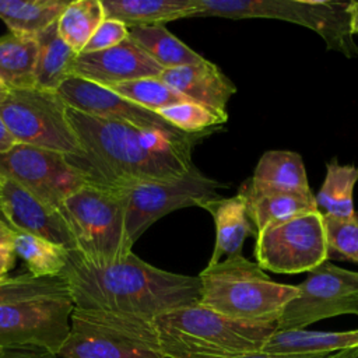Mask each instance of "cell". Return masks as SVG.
<instances>
[{"instance_id":"obj_1","label":"cell","mask_w":358,"mask_h":358,"mask_svg":"<svg viewBox=\"0 0 358 358\" xmlns=\"http://www.w3.org/2000/svg\"><path fill=\"white\" fill-rule=\"evenodd\" d=\"M67 119L81 151L66 155V159L87 183L116 189L137 182L168 180L185 175L194 165L192 151L196 143L69 106Z\"/></svg>"},{"instance_id":"obj_2","label":"cell","mask_w":358,"mask_h":358,"mask_svg":"<svg viewBox=\"0 0 358 358\" xmlns=\"http://www.w3.org/2000/svg\"><path fill=\"white\" fill-rule=\"evenodd\" d=\"M64 278L76 308L129 313L155 319L200 301V278L176 274L141 260L95 264L71 250Z\"/></svg>"},{"instance_id":"obj_3","label":"cell","mask_w":358,"mask_h":358,"mask_svg":"<svg viewBox=\"0 0 358 358\" xmlns=\"http://www.w3.org/2000/svg\"><path fill=\"white\" fill-rule=\"evenodd\" d=\"M199 303L232 319L277 324L285 306L298 296V287L271 280L242 253L207 264L199 274Z\"/></svg>"},{"instance_id":"obj_4","label":"cell","mask_w":358,"mask_h":358,"mask_svg":"<svg viewBox=\"0 0 358 358\" xmlns=\"http://www.w3.org/2000/svg\"><path fill=\"white\" fill-rule=\"evenodd\" d=\"M166 358L229 357L262 352L277 324L228 317L200 303L154 319Z\"/></svg>"},{"instance_id":"obj_5","label":"cell","mask_w":358,"mask_h":358,"mask_svg":"<svg viewBox=\"0 0 358 358\" xmlns=\"http://www.w3.org/2000/svg\"><path fill=\"white\" fill-rule=\"evenodd\" d=\"M59 211L74 239V252L85 260L108 264L131 253L120 190L85 183L63 201Z\"/></svg>"},{"instance_id":"obj_6","label":"cell","mask_w":358,"mask_h":358,"mask_svg":"<svg viewBox=\"0 0 358 358\" xmlns=\"http://www.w3.org/2000/svg\"><path fill=\"white\" fill-rule=\"evenodd\" d=\"M60 358H166L154 319L74 308Z\"/></svg>"},{"instance_id":"obj_7","label":"cell","mask_w":358,"mask_h":358,"mask_svg":"<svg viewBox=\"0 0 358 358\" xmlns=\"http://www.w3.org/2000/svg\"><path fill=\"white\" fill-rule=\"evenodd\" d=\"M350 1L317 0H194L189 17L271 18L294 22L319 34L329 49L358 56L350 24Z\"/></svg>"},{"instance_id":"obj_8","label":"cell","mask_w":358,"mask_h":358,"mask_svg":"<svg viewBox=\"0 0 358 358\" xmlns=\"http://www.w3.org/2000/svg\"><path fill=\"white\" fill-rule=\"evenodd\" d=\"M0 117L18 144L64 155H77L81 151L67 119V105L56 91L38 87L10 90L0 102Z\"/></svg>"},{"instance_id":"obj_9","label":"cell","mask_w":358,"mask_h":358,"mask_svg":"<svg viewBox=\"0 0 358 358\" xmlns=\"http://www.w3.org/2000/svg\"><path fill=\"white\" fill-rule=\"evenodd\" d=\"M70 294L27 298L0 305V347L59 355L74 310Z\"/></svg>"},{"instance_id":"obj_10","label":"cell","mask_w":358,"mask_h":358,"mask_svg":"<svg viewBox=\"0 0 358 358\" xmlns=\"http://www.w3.org/2000/svg\"><path fill=\"white\" fill-rule=\"evenodd\" d=\"M225 185L206 176L193 165L185 175L168 180L137 182L116 187L126 201V231L134 243L161 217L185 207H201L218 197Z\"/></svg>"},{"instance_id":"obj_11","label":"cell","mask_w":358,"mask_h":358,"mask_svg":"<svg viewBox=\"0 0 358 358\" xmlns=\"http://www.w3.org/2000/svg\"><path fill=\"white\" fill-rule=\"evenodd\" d=\"M253 255L263 270L278 274L312 271L329 260L323 214L310 211L266 228L255 236Z\"/></svg>"},{"instance_id":"obj_12","label":"cell","mask_w":358,"mask_h":358,"mask_svg":"<svg viewBox=\"0 0 358 358\" xmlns=\"http://www.w3.org/2000/svg\"><path fill=\"white\" fill-rule=\"evenodd\" d=\"M296 287L298 296L285 306L277 330H302L323 319L358 316V271L327 260L309 271Z\"/></svg>"},{"instance_id":"obj_13","label":"cell","mask_w":358,"mask_h":358,"mask_svg":"<svg viewBox=\"0 0 358 358\" xmlns=\"http://www.w3.org/2000/svg\"><path fill=\"white\" fill-rule=\"evenodd\" d=\"M0 178L21 185L57 210L70 194L87 183L64 154L18 143L0 152Z\"/></svg>"},{"instance_id":"obj_14","label":"cell","mask_w":358,"mask_h":358,"mask_svg":"<svg viewBox=\"0 0 358 358\" xmlns=\"http://www.w3.org/2000/svg\"><path fill=\"white\" fill-rule=\"evenodd\" d=\"M57 94L69 108L88 115L124 122L141 129L159 130L180 141H190L197 144L210 134H189L180 131L168 123L164 117H161L157 112L145 109L117 95L106 87L94 84L77 76L67 78L57 90Z\"/></svg>"},{"instance_id":"obj_15","label":"cell","mask_w":358,"mask_h":358,"mask_svg":"<svg viewBox=\"0 0 358 358\" xmlns=\"http://www.w3.org/2000/svg\"><path fill=\"white\" fill-rule=\"evenodd\" d=\"M0 213L17 234H28L74 250V239L60 211L21 185L0 178Z\"/></svg>"},{"instance_id":"obj_16","label":"cell","mask_w":358,"mask_h":358,"mask_svg":"<svg viewBox=\"0 0 358 358\" xmlns=\"http://www.w3.org/2000/svg\"><path fill=\"white\" fill-rule=\"evenodd\" d=\"M162 71L158 63L127 38L109 49L80 53L73 76L109 88L124 81L159 77Z\"/></svg>"},{"instance_id":"obj_17","label":"cell","mask_w":358,"mask_h":358,"mask_svg":"<svg viewBox=\"0 0 358 358\" xmlns=\"http://www.w3.org/2000/svg\"><path fill=\"white\" fill-rule=\"evenodd\" d=\"M159 78L186 99L203 105L228 120L227 106L236 92V87L215 63L203 59L194 64L166 69Z\"/></svg>"},{"instance_id":"obj_18","label":"cell","mask_w":358,"mask_h":358,"mask_svg":"<svg viewBox=\"0 0 358 358\" xmlns=\"http://www.w3.org/2000/svg\"><path fill=\"white\" fill-rule=\"evenodd\" d=\"M246 200L248 213L255 228V236L266 228L294 217L319 211L313 193H292L267 189L245 180L239 192Z\"/></svg>"},{"instance_id":"obj_19","label":"cell","mask_w":358,"mask_h":358,"mask_svg":"<svg viewBox=\"0 0 358 358\" xmlns=\"http://www.w3.org/2000/svg\"><path fill=\"white\" fill-rule=\"evenodd\" d=\"M201 208L207 210L215 225V243L208 264H215L222 257L242 253L248 236H255L246 200L241 193L231 197H214L206 201Z\"/></svg>"},{"instance_id":"obj_20","label":"cell","mask_w":358,"mask_h":358,"mask_svg":"<svg viewBox=\"0 0 358 358\" xmlns=\"http://www.w3.org/2000/svg\"><path fill=\"white\" fill-rule=\"evenodd\" d=\"M358 350V329L343 331L277 330L266 343L263 352L317 354Z\"/></svg>"},{"instance_id":"obj_21","label":"cell","mask_w":358,"mask_h":358,"mask_svg":"<svg viewBox=\"0 0 358 358\" xmlns=\"http://www.w3.org/2000/svg\"><path fill=\"white\" fill-rule=\"evenodd\" d=\"M193 4L194 0H102L105 18L117 20L129 28L189 18Z\"/></svg>"},{"instance_id":"obj_22","label":"cell","mask_w":358,"mask_h":358,"mask_svg":"<svg viewBox=\"0 0 358 358\" xmlns=\"http://www.w3.org/2000/svg\"><path fill=\"white\" fill-rule=\"evenodd\" d=\"M38 56L35 67V87L56 91L73 76L78 53L60 36L57 21L36 35Z\"/></svg>"},{"instance_id":"obj_23","label":"cell","mask_w":358,"mask_h":358,"mask_svg":"<svg viewBox=\"0 0 358 358\" xmlns=\"http://www.w3.org/2000/svg\"><path fill=\"white\" fill-rule=\"evenodd\" d=\"M250 180L267 189L305 194L312 193L302 157L294 151H266L260 157Z\"/></svg>"},{"instance_id":"obj_24","label":"cell","mask_w":358,"mask_h":358,"mask_svg":"<svg viewBox=\"0 0 358 358\" xmlns=\"http://www.w3.org/2000/svg\"><path fill=\"white\" fill-rule=\"evenodd\" d=\"M36 36L10 32L0 36V80L10 90L35 87Z\"/></svg>"},{"instance_id":"obj_25","label":"cell","mask_w":358,"mask_h":358,"mask_svg":"<svg viewBox=\"0 0 358 358\" xmlns=\"http://www.w3.org/2000/svg\"><path fill=\"white\" fill-rule=\"evenodd\" d=\"M358 182V166L343 165L336 158L326 164V176L317 192L316 204L323 215L337 220L354 218V187Z\"/></svg>"},{"instance_id":"obj_26","label":"cell","mask_w":358,"mask_h":358,"mask_svg":"<svg viewBox=\"0 0 358 358\" xmlns=\"http://www.w3.org/2000/svg\"><path fill=\"white\" fill-rule=\"evenodd\" d=\"M129 38L164 70L194 64L204 59L164 25L131 27L129 28Z\"/></svg>"},{"instance_id":"obj_27","label":"cell","mask_w":358,"mask_h":358,"mask_svg":"<svg viewBox=\"0 0 358 358\" xmlns=\"http://www.w3.org/2000/svg\"><path fill=\"white\" fill-rule=\"evenodd\" d=\"M69 0H0V20L10 32L36 36L55 24Z\"/></svg>"},{"instance_id":"obj_28","label":"cell","mask_w":358,"mask_h":358,"mask_svg":"<svg viewBox=\"0 0 358 358\" xmlns=\"http://www.w3.org/2000/svg\"><path fill=\"white\" fill-rule=\"evenodd\" d=\"M11 248L25 263L28 273L38 278L59 277L69 263L70 250L35 235L15 234Z\"/></svg>"},{"instance_id":"obj_29","label":"cell","mask_w":358,"mask_h":358,"mask_svg":"<svg viewBox=\"0 0 358 358\" xmlns=\"http://www.w3.org/2000/svg\"><path fill=\"white\" fill-rule=\"evenodd\" d=\"M103 20L102 0H74L59 17L57 29L63 41L80 55Z\"/></svg>"},{"instance_id":"obj_30","label":"cell","mask_w":358,"mask_h":358,"mask_svg":"<svg viewBox=\"0 0 358 358\" xmlns=\"http://www.w3.org/2000/svg\"><path fill=\"white\" fill-rule=\"evenodd\" d=\"M109 90L152 112H159L161 109L189 101L166 85L159 77L124 81L109 87Z\"/></svg>"},{"instance_id":"obj_31","label":"cell","mask_w":358,"mask_h":358,"mask_svg":"<svg viewBox=\"0 0 358 358\" xmlns=\"http://www.w3.org/2000/svg\"><path fill=\"white\" fill-rule=\"evenodd\" d=\"M157 113L178 130L189 134L211 133L218 126L227 122V119L217 115L211 109L192 101H186V102L161 109Z\"/></svg>"},{"instance_id":"obj_32","label":"cell","mask_w":358,"mask_h":358,"mask_svg":"<svg viewBox=\"0 0 358 358\" xmlns=\"http://www.w3.org/2000/svg\"><path fill=\"white\" fill-rule=\"evenodd\" d=\"M53 294H70L62 275L38 278L27 273L0 281V305Z\"/></svg>"},{"instance_id":"obj_33","label":"cell","mask_w":358,"mask_h":358,"mask_svg":"<svg viewBox=\"0 0 358 358\" xmlns=\"http://www.w3.org/2000/svg\"><path fill=\"white\" fill-rule=\"evenodd\" d=\"M329 259L358 263V215L351 220H337L323 215Z\"/></svg>"},{"instance_id":"obj_34","label":"cell","mask_w":358,"mask_h":358,"mask_svg":"<svg viewBox=\"0 0 358 358\" xmlns=\"http://www.w3.org/2000/svg\"><path fill=\"white\" fill-rule=\"evenodd\" d=\"M129 38V27L123 22L112 18H105L96 28L95 34L91 36L90 42L81 53L98 52L103 49L113 48Z\"/></svg>"},{"instance_id":"obj_35","label":"cell","mask_w":358,"mask_h":358,"mask_svg":"<svg viewBox=\"0 0 358 358\" xmlns=\"http://www.w3.org/2000/svg\"><path fill=\"white\" fill-rule=\"evenodd\" d=\"M357 350L337 351V352H317V354H270V352H252L243 355L229 357H185V358H351Z\"/></svg>"},{"instance_id":"obj_36","label":"cell","mask_w":358,"mask_h":358,"mask_svg":"<svg viewBox=\"0 0 358 358\" xmlns=\"http://www.w3.org/2000/svg\"><path fill=\"white\" fill-rule=\"evenodd\" d=\"M15 257L17 255L11 246L0 245V281L7 278L8 271L14 267Z\"/></svg>"},{"instance_id":"obj_37","label":"cell","mask_w":358,"mask_h":358,"mask_svg":"<svg viewBox=\"0 0 358 358\" xmlns=\"http://www.w3.org/2000/svg\"><path fill=\"white\" fill-rule=\"evenodd\" d=\"M1 358H60L59 355H53L45 351H34V350H6Z\"/></svg>"},{"instance_id":"obj_38","label":"cell","mask_w":358,"mask_h":358,"mask_svg":"<svg viewBox=\"0 0 358 358\" xmlns=\"http://www.w3.org/2000/svg\"><path fill=\"white\" fill-rule=\"evenodd\" d=\"M15 144H17L15 140L13 138V136L10 134L8 129L6 127V124L3 123V120L0 117V152H4L7 150H10Z\"/></svg>"},{"instance_id":"obj_39","label":"cell","mask_w":358,"mask_h":358,"mask_svg":"<svg viewBox=\"0 0 358 358\" xmlns=\"http://www.w3.org/2000/svg\"><path fill=\"white\" fill-rule=\"evenodd\" d=\"M15 231H13L6 221L0 220V245L4 246H13L14 238H15Z\"/></svg>"},{"instance_id":"obj_40","label":"cell","mask_w":358,"mask_h":358,"mask_svg":"<svg viewBox=\"0 0 358 358\" xmlns=\"http://www.w3.org/2000/svg\"><path fill=\"white\" fill-rule=\"evenodd\" d=\"M348 11H350L351 32L358 34V1H350Z\"/></svg>"},{"instance_id":"obj_41","label":"cell","mask_w":358,"mask_h":358,"mask_svg":"<svg viewBox=\"0 0 358 358\" xmlns=\"http://www.w3.org/2000/svg\"><path fill=\"white\" fill-rule=\"evenodd\" d=\"M8 92H10V88L0 80V102L7 96Z\"/></svg>"},{"instance_id":"obj_42","label":"cell","mask_w":358,"mask_h":358,"mask_svg":"<svg viewBox=\"0 0 358 358\" xmlns=\"http://www.w3.org/2000/svg\"><path fill=\"white\" fill-rule=\"evenodd\" d=\"M4 351H6V350H4V348H1V347H0V358H1V357H3V354H4Z\"/></svg>"},{"instance_id":"obj_43","label":"cell","mask_w":358,"mask_h":358,"mask_svg":"<svg viewBox=\"0 0 358 358\" xmlns=\"http://www.w3.org/2000/svg\"><path fill=\"white\" fill-rule=\"evenodd\" d=\"M1 281H3V280H1Z\"/></svg>"}]
</instances>
